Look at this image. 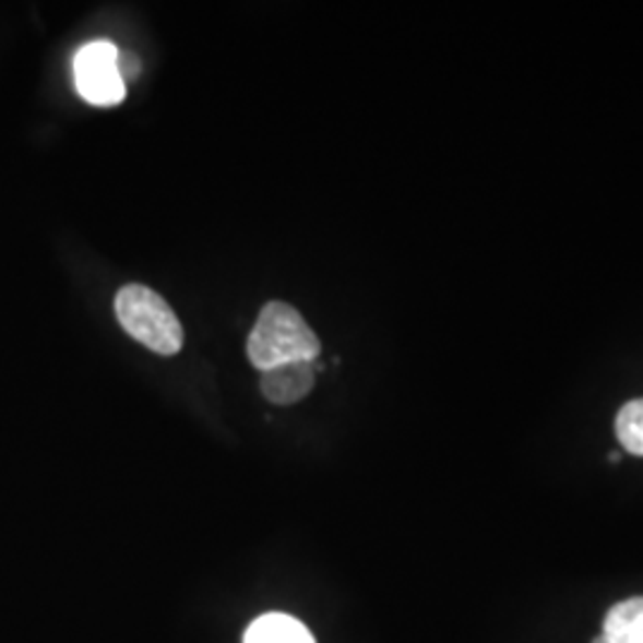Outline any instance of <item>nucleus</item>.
Masks as SVG:
<instances>
[{
	"label": "nucleus",
	"mask_w": 643,
	"mask_h": 643,
	"mask_svg": "<svg viewBox=\"0 0 643 643\" xmlns=\"http://www.w3.org/2000/svg\"><path fill=\"white\" fill-rule=\"evenodd\" d=\"M117 48L110 41L88 44L74 58V82L84 100L98 108L122 103L127 96V84L117 72Z\"/></svg>",
	"instance_id": "obj_3"
},
{
	"label": "nucleus",
	"mask_w": 643,
	"mask_h": 643,
	"mask_svg": "<svg viewBox=\"0 0 643 643\" xmlns=\"http://www.w3.org/2000/svg\"><path fill=\"white\" fill-rule=\"evenodd\" d=\"M615 434L627 453L643 457V398L622 405L615 419Z\"/></svg>",
	"instance_id": "obj_7"
},
{
	"label": "nucleus",
	"mask_w": 643,
	"mask_h": 643,
	"mask_svg": "<svg viewBox=\"0 0 643 643\" xmlns=\"http://www.w3.org/2000/svg\"><path fill=\"white\" fill-rule=\"evenodd\" d=\"M117 72H120L124 84L131 82V79H134L141 72V62H139V58L134 56V52H129V50L117 52Z\"/></svg>",
	"instance_id": "obj_8"
},
{
	"label": "nucleus",
	"mask_w": 643,
	"mask_h": 643,
	"mask_svg": "<svg viewBox=\"0 0 643 643\" xmlns=\"http://www.w3.org/2000/svg\"><path fill=\"white\" fill-rule=\"evenodd\" d=\"M320 338L296 308L282 300H270L260 310L258 322L248 336V360L265 372L277 365L314 360L320 356Z\"/></svg>",
	"instance_id": "obj_1"
},
{
	"label": "nucleus",
	"mask_w": 643,
	"mask_h": 643,
	"mask_svg": "<svg viewBox=\"0 0 643 643\" xmlns=\"http://www.w3.org/2000/svg\"><path fill=\"white\" fill-rule=\"evenodd\" d=\"M115 312L122 330L157 356H177L183 346V330L175 310L163 296L143 284H129L117 291Z\"/></svg>",
	"instance_id": "obj_2"
},
{
	"label": "nucleus",
	"mask_w": 643,
	"mask_h": 643,
	"mask_svg": "<svg viewBox=\"0 0 643 643\" xmlns=\"http://www.w3.org/2000/svg\"><path fill=\"white\" fill-rule=\"evenodd\" d=\"M608 643H643V598H627L612 606L603 620Z\"/></svg>",
	"instance_id": "obj_6"
},
{
	"label": "nucleus",
	"mask_w": 643,
	"mask_h": 643,
	"mask_svg": "<svg viewBox=\"0 0 643 643\" xmlns=\"http://www.w3.org/2000/svg\"><path fill=\"white\" fill-rule=\"evenodd\" d=\"M594 643H608V639H606V636H603V634H600V636H598V639H594Z\"/></svg>",
	"instance_id": "obj_9"
},
{
	"label": "nucleus",
	"mask_w": 643,
	"mask_h": 643,
	"mask_svg": "<svg viewBox=\"0 0 643 643\" xmlns=\"http://www.w3.org/2000/svg\"><path fill=\"white\" fill-rule=\"evenodd\" d=\"M314 386V360H296L265 370L260 377V391L270 403L291 405L306 398Z\"/></svg>",
	"instance_id": "obj_4"
},
{
	"label": "nucleus",
	"mask_w": 643,
	"mask_h": 643,
	"mask_svg": "<svg viewBox=\"0 0 643 643\" xmlns=\"http://www.w3.org/2000/svg\"><path fill=\"white\" fill-rule=\"evenodd\" d=\"M243 643H314V639L303 622L282 612H272L262 615L248 627Z\"/></svg>",
	"instance_id": "obj_5"
}]
</instances>
